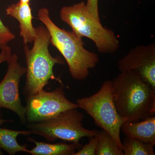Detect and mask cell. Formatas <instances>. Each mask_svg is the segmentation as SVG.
<instances>
[{
  "instance_id": "obj_1",
  "label": "cell",
  "mask_w": 155,
  "mask_h": 155,
  "mask_svg": "<svg viewBox=\"0 0 155 155\" xmlns=\"http://www.w3.org/2000/svg\"><path fill=\"white\" fill-rule=\"evenodd\" d=\"M111 84L114 104L125 122H137L155 116V88L137 72H120Z\"/></svg>"
},
{
  "instance_id": "obj_2",
  "label": "cell",
  "mask_w": 155,
  "mask_h": 155,
  "mask_svg": "<svg viewBox=\"0 0 155 155\" xmlns=\"http://www.w3.org/2000/svg\"><path fill=\"white\" fill-rule=\"evenodd\" d=\"M37 19L48 31L50 43L64 57L72 77L78 81L86 79L90 69L94 68L99 61L97 54L84 48L82 38L76 36L72 31L66 30L56 25L51 19L47 8L39 10Z\"/></svg>"
},
{
  "instance_id": "obj_3",
  "label": "cell",
  "mask_w": 155,
  "mask_h": 155,
  "mask_svg": "<svg viewBox=\"0 0 155 155\" xmlns=\"http://www.w3.org/2000/svg\"><path fill=\"white\" fill-rule=\"evenodd\" d=\"M36 36L31 49L24 46L26 59V79L23 94L25 97L35 94L44 89L50 80H55L64 87L61 77H56L53 68L56 64L64 65L65 62L60 56L54 57L49 50L50 35L43 25L35 28Z\"/></svg>"
},
{
  "instance_id": "obj_4",
  "label": "cell",
  "mask_w": 155,
  "mask_h": 155,
  "mask_svg": "<svg viewBox=\"0 0 155 155\" xmlns=\"http://www.w3.org/2000/svg\"><path fill=\"white\" fill-rule=\"evenodd\" d=\"M60 17L76 36L91 40L101 54H113L119 49V41L114 31L89 14L84 2L63 7Z\"/></svg>"
},
{
  "instance_id": "obj_5",
  "label": "cell",
  "mask_w": 155,
  "mask_h": 155,
  "mask_svg": "<svg viewBox=\"0 0 155 155\" xmlns=\"http://www.w3.org/2000/svg\"><path fill=\"white\" fill-rule=\"evenodd\" d=\"M84 116L77 108L69 109L47 120L30 123L27 128L31 134L44 137L48 141L58 140L71 143H80L83 137L97 135L100 131L87 129L83 126Z\"/></svg>"
},
{
  "instance_id": "obj_6",
  "label": "cell",
  "mask_w": 155,
  "mask_h": 155,
  "mask_svg": "<svg viewBox=\"0 0 155 155\" xmlns=\"http://www.w3.org/2000/svg\"><path fill=\"white\" fill-rule=\"evenodd\" d=\"M76 104L78 108L91 116L98 127L109 134L118 147L123 149L120 131L125 121L118 114L114 104L111 81H104L100 89L92 95L77 99Z\"/></svg>"
},
{
  "instance_id": "obj_7",
  "label": "cell",
  "mask_w": 155,
  "mask_h": 155,
  "mask_svg": "<svg viewBox=\"0 0 155 155\" xmlns=\"http://www.w3.org/2000/svg\"><path fill=\"white\" fill-rule=\"evenodd\" d=\"M25 102V116L28 124L47 120L69 109L79 108L77 104L67 98L61 86L53 91L43 89L26 97Z\"/></svg>"
},
{
  "instance_id": "obj_8",
  "label": "cell",
  "mask_w": 155,
  "mask_h": 155,
  "mask_svg": "<svg viewBox=\"0 0 155 155\" xmlns=\"http://www.w3.org/2000/svg\"><path fill=\"white\" fill-rule=\"evenodd\" d=\"M5 77L0 82V109H8L15 113L22 124H26L25 107L22 105L19 94L20 79L26 72L16 54L11 56Z\"/></svg>"
},
{
  "instance_id": "obj_9",
  "label": "cell",
  "mask_w": 155,
  "mask_h": 155,
  "mask_svg": "<svg viewBox=\"0 0 155 155\" xmlns=\"http://www.w3.org/2000/svg\"><path fill=\"white\" fill-rule=\"evenodd\" d=\"M120 72L133 71L155 88V43L131 49L118 62Z\"/></svg>"
},
{
  "instance_id": "obj_10",
  "label": "cell",
  "mask_w": 155,
  "mask_h": 155,
  "mask_svg": "<svg viewBox=\"0 0 155 155\" xmlns=\"http://www.w3.org/2000/svg\"><path fill=\"white\" fill-rule=\"evenodd\" d=\"M6 13L7 15L17 19L19 22L20 35L23 43L27 45L33 42L36 36V30L32 24L34 17L30 4L18 2L12 4L6 9Z\"/></svg>"
},
{
  "instance_id": "obj_11",
  "label": "cell",
  "mask_w": 155,
  "mask_h": 155,
  "mask_svg": "<svg viewBox=\"0 0 155 155\" xmlns=\"http://www.w3.org/2000/svg\"><path fill=\"white\" fill-rule=\"evenodd\" d=\"M121 130L125 136L155 145V116L137 122H125L121 126Z\"/></svg>"
},
{
  "instance_id": "obj_12",
  "label": "cell",
  "mask_w": 155,
  "mask_h": 155,
  "mask_svg": "<svg viewBox=\"0 0 155 155\" xmlns=\"http://www.w3.org/2000/svg\"><path fill=\"white\" fill-rule=\"evenodd\" d=\"M28 139L35 144L32 149H27L25 152L32 155H74L75 150L81 147L80 143L65 142L47 143L35 141L30 137Z\"/></svg>"
},
{
  "instance_id": "obj_13",
  "label": "cell",
  "mask_w": 155,
  "mask_h": 155,
  "mask_svg": "<svg viewBox=\"0 0 155 155\" xmlns=\"http://www.w3.org/2000/svg\"><path fill=\"white\" fill-rule=\"evenodd\" d=\"M29 130H16L0 127V148L9 155H14L19 152H26V146L21 145L17 141L19 135H29Z\"/></svg>"
},
{
  "instance_id": "obj_14",
  "label": "cell",
  "mask_w": 155,
  "mask_h": 155,
  "mask_svg": "<svg viewBox=\"0 0 155 155\" xmlns=\"http://www.w3.org/2000/svg\"><path fill=\"white\" fill-rule=\"evenodd\" d=\"M122 143L124 155H155V146L137 139L126 136Z\"/></svg>"
},
{
  "instance_id": "obj_15",
  "label": "cell",
  "mask_w": 155,
  "mask_h": 155,
  "mask_svg": "<svg viewBox=\"0 0 155 155\" xmlns=\"http://www.w3.org/2000/svg\"><path fill=\"white\" fill-rule=\"evenodd\" d=\"M99 140L95 155H124L123 151L107 132L100 131Z\"/></svg>"
},
{
  "instance_id": "obj_16",
  "label": "cell",
  "mask_w": 155,
  "mask_h": 155,
  "mask_svg": "<svg viewBox=\"0 0 155 155\" xmlns=\"http://www.w3.org/2000/svg\"><path fill=\"white\" fill-rule=\"evenodd\" d=\"M15 38V35L3 23L0 18V49L8 45Z\"/></svg>"
},
{
  "instance_id": "obj_17",
  "label": "cell",
  "mask_w": 155,
  "mask_h": 155,
  "mask_svg": "<svg viewBox=\"0 0 155 155\" xmlns=\"http://www.w3.org/2000/svg\"><path fill=\"white\" fill-rule=\"evenodd\" d=\"M99 140V134L91 137L88 143L84 145L74 155H95Z\"/></svg>"
},
{
  "instance_id": "obj_18",
  "label": "cell",
  "mask_w": 155,
  "mask_h": 155,
  "mask_svg": "<svg viewBox=\"0 0 155 155\" xmlns=\"http://www.w3.org/2000/svg\"><path fill=\"white\" fill-rule=\"evenodd\" d=\"M86 6L89 14L98 21H101L99 14L98 0H87Z\"/></svg>"
},
{
  "instance_id": "obj_19",
  "label": "cell",
  "mask_w": 155,
  "mask_h": 155,
  "mask_svg": "<svg viewBox=\"0 0 155 155\" xmlns=\"http://www.w3.org/2000/svg\"><path fill=\"white\" fill-rule=\"evenodd\" d=\"M0 52V64L4 62H8L11 59L12 55L11 48L8 46L5 47L1 49Z\"/></svg>"
},
{
  "instance_id": "obj_20",
  "label": "cell",
  "mask_w": 155,
  "mask_h": 155,
  "mask_svg": "<svg viewBox=\"0 0 155 155\" xmlns=\"http://www.w3.org/2000/svg\"><path fill=\"white\" fill-rule=\"evenodd\" d=\"M13 122V121H12V120H5V119L0 118V125H2L3 124L6 123V122Z\"/></svg>"
},
{
  "instance_id": "obj_21",
  "label": "cell",
  "mask_w": 155,
  "mask_h": 155,
  "mask_svg": "<svg viewBox=\"0 0 155 155\" xmlns=\"http://www.w3.org/2000/svg\"><path fill=\"white\" fill-rule=\"evenodd\" d=\"M30 0H19V2L21 4H30Z\"/></svg>"
},
{
  "instance_id": "obj_22",
  "label": "cell",
  "mask_w": 155,
  "mask_h": 155,
  "mask_svg": "<svg viewBox=\"0 0 155 155\" xmlns=\"http://www.w3.org/2000/svg\"><path fill=\"white\" fill-rule=\"evenodd\" d=\"M3 154H4V153H3V152L1 150H0V155H2Z\"/></svg>"
}]
</instances>
